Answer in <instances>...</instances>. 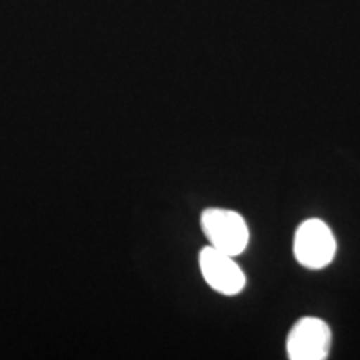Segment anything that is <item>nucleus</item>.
<instances>
[{
  "mask_svg": "<svg viewBox=\"0 0 360 360\" xmlns=\"http://www.w3.org/2000/svg\"><path fill=\"white\" fill-rule=\"evenodd\" d=\"M335 252V237L323 220L309 219L299 225L294 237V254L300 265L321 270L334 260Z\"/></svg>",
  "mask_w": 360,
  "mask_h": 360,
  "instance_id": "f257e3e1",
  "label": "nucleus"
},
{
  "mask_svg": "<svg viewBox=\"0 0 360 360\" xmlns=\"http://www.w3.org/2000/svg\"><path fill=\"white\" fill-rule=\"evenodd\" d=\"M332 332L322 319L304 317L287 337V354L292 360H323L328 357Z\"/></svg>",
  "mask_w": 360,
  "mask_h": 360,
  "instance_id": "7ed1b4c3",
  "label": "nucleus"
},
{
  "mask_svg": "<svg viewBox=\"0 0 360 360\" xmlns=\"http://www.w3.org/2000/svg\"><path fill=\"white\" fill-rule=\"evenodd\" d=\"M199 265L205 282L224 295H237L244 290L245 276L232 255L209 245L202 249Z\"/></svg>",
  "mask_w": 360,
  "mask_h": 360,
  "instance_id": "20e7f679",
  "label": "nucleus"
},
{
  "mask_svg": "<svg viewBox=\"0 0 360 360\" xmlns=\"http://www.w3.org/2000/svg\"><path fill=\"white\" fill-rule=\"evenodd\" d=\"M202 229L210 245L237 257L249 245V227L240 214L227 209H207L202 214Z\"/></svg>",
  "mask_w": 360,
  "mask_h": 360,
  "instance_id": "f03ea898",
  "label": "nucleus"
}]
</instances>
